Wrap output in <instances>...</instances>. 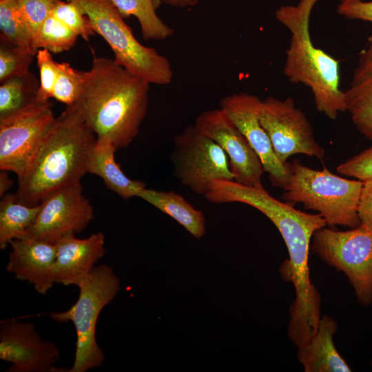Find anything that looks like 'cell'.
<instances>
[{"label":"cell","instance_id":"obj_6","mask_svg":"<svg viewBox=\"0 0 372 372\" xmlns=\"http://www.w3.org/2000/svg\"><path fill=\"white\" fill-rule=\"evenodd\" d=\"M76 287L79 296L68 310L52 312L50 316L59 322L71 321L76 340L74 360L68 372H85L102 365L104 353L96 339V324L103 309L120 290V280L107 265L95 266Z\"/></svg>","mask_w":372,"mask_h":372},{"label":"cell","instance_id":"obj_15","mask_svg":"<svg viewBox=\"0 0 372 372\" xmlns=\"http://www.w3.org/2000/svg\"><path fill=\"white\" fill-rule=\"evenodd\" d=\"M8 272L31 284L40 294H45L55 284L53 267L56 245L32 238H21L10 243Z\"/></svg>","mask_w":372,"mask_h":372},{"label":"cell","instance_id":"obj_28","mask_svg":"<svg viewBox=\"0 0 372 372\" xmlns=\"http://www.w3.org/2000/svg\"><path fill=\"white\" fill-rule=\"evenodd\" d=\"M52 14L87 41L95 33L89 18L72 1L59 0Z\"/></svg>","mask_w":372,"mask_h":372},{"label":"cell","instance_id":"obj_8","mask_svg":"<svg viewBox=\"0 0 372 372\" xmlns=\"http://www.w3.org/2000/svg\"><path fill=\"white\" fill-rule=\"evenodd\" d=\"M171 161L174 176L197 194L205 196L214 180H234L226 153L194 125L174 137Z\"/></svg>","mask_w":372,"mask_h":372},{"label":"cell","instance_id":"obj_33","mask_svg":"<svg viewBox=\"0 0 372 372\" xmlns=\"http://www.w3.org/2000/svg\"><path fill=\"white\" fill-rule=\"evenodd\" d=\"M358 216L361 225L372 232V181L364 182Z\"/></svg>","mask_w":372,"mask_h":372},{"label":"cell","instance_id":"obj_18","mask_svg":"<svg viewBox=\"0 0 372 372\" xmlns=\"http://www.w3.org/2000/svg\"><path fill=\"white\" fill-rule=\"evenodd\" d=\"M338 331L335 320L321 317L317 331L307 344L298 347L297 358L305 372H350L351 367L338 351L333 336Z\"/></svg>","mask_w":372,"mask_h":372},{"label":"cell","instance_id":"obj_37","mask_svg":"<svg viewBox=\"0 0 372 372\" xmlns=\"http://www.w3.org/2000/svg\"><path fill=\"white\" fill-rule=\"evenodd\" d=\"M371 366H372V360H371Z\"/></svg>","mask_w":372,"mask_h":372},{"label":"cell","instance_id":"obj_9","mask_svg":"<svg viewBox=\"0 0 372 372\" xmlns=\"http://www.w3.org/2000/svg\"><path fill=\"white\" fill-rule=\"evenodd\" d=\"M56 118L49 101L34 104L0 120V169L21 177L27 170Z\"/></svg>","mask_w":372,"mask_h":372},{"label":"cell","instance_id":"obj_1","mask_svg":"<svg viewBox=\"0 0 372 372\" xmlns=\"http://www.w3.org/2000/svg\"><path fill=\"white\" fill-rule=\"evenodd\" d=\"M149 85L114 59L95 57L72 105L97 139L124 148L136 138L146 115Z\"/></svg>","mask_w":372,"mask_h":372},{"label":"cell","instance_id":"obj_5","mask_svg":"<svg viewBox=\"0 0 372 372\" xmlns=\"http://www.w3.org/2000/svg\"><path fill=\"white\" fill-rule=\"evenodd\" d=\"M74 3L108 43L114 61L149 84L167 85L173 78L169 60L142 45L110 0H65Z\"/></svg>","mask_w":372,"mask_h":372},{"label":"cell","instance_id":"obj_7","mask_svg":"<svg viewBox=\"0 0 372 372\" xmlns=\"http://www.w3.org/2000/svg\"><path fill=\"white\" fill-rule=\"evenodd\" d=\"M313 252L327 265L342 271L358 302L372 303V232L360 225L346 231L322 227L312 238Z\"/></svg>","mask_w":372,"mask_h":372},{"label":"cell","instance_id":"obj_4","mask_svg":"<svg viewBox=\"0 0 372 372\" xmlns=\"http://www.w3.org/2000/svg\"><path fill=\"white\" fill-rule=\"evenodd\" d=\"M290 174L282 199L318 212L327 224L355 228L361 225L358 207L364 182L311 169L294 160L285 163Z\"/></svg>","mask_w":372,"mask_h":372},{"label":"cell","instance_id":"obj_32","mask_svg":"<svg viewBox=\"0 0 372 372\" xmlns=\"http://www.w3.org/2000/svg\"><path fill=\"white\" fill-rule=\"evenodd\" d=\"M338 13L353 20H362L372 23V1L340 0L337 6Z\"/></svg>","mask_w":372,"mask_h":372},{"label":"cell","instance_id":"obj_14","mask_svg":"<svg viewBox=\"0 0 372 372\" xmlns=\"http://www.w3.org/2000/svg\"><path fill=\"white\" fill-rule=\"evenodd\" d=\"M262 101L246 92L225 96L220 107L229 116L260 158L264 172L268 173L273 187L284 189L290 174L286 164L276 157L269 137L260 123L259 114Z\"/></svg>","mask_w":372,"mask_h":372},{"label":"cell","instance_id":"obj_34","mask_svg":"<svg viewBox=\"0 0 372 372\" xmlns=\"http://www.w3.org/2000/svg\"><path fill=\"white\" fill-rule=\"evenodd\" d=\"M7 171L2 170L0 174V196H3L12 185V180L6 173Z\"/></svg>","mask_w":372,"mask_h":372},{"label":"cell","instance_id":"obj_24","mask_svg":"<svg viewBox=\"0 0 372 372\" xmlns=\"http://www.w3.org/2000/svg\"><path fill=\"white\" fill-rule=\"evenodd\" d=\"M0 30L1 39L36 55L37 51L16 0H0Z\"/></svg>","mask_w":372,"mask_h":372},{"label":"cell","instance_id":"obj_21","mask_svg":"<svg viewBox=\"0 0 372 372\" xmlns=\"http://www.w3.org/2000/svg\"><path fill=\"white\" fill-rule=\"evenodd\" d=\"M0 203V249L14 239L23 237L34 223L40 205L28 206L18 202L14 194H6Z\"/></svg>","mask_w":372,"mask_h":372},{"label":"cell","instance_id":"obj_29","mask_svg":"<svg viewBox=\"0 0 372 372\" xmlns=\"http://www.w3.org/2000/svg\"><path fill=\"white\" fill-rule=\"evenodd\" d=\"M59 1L16 0L23 21L32 37L34 47V40L40 27L45 20L52 13Z\"/></svg>","mask_w":372,"mask_h":372},{"label":"cell","instance_id":"obj_20","mask_svg":"<svg viewBox=\"0 0 372 372\" xmlns=\"http://www.w3.org/2000/svg\"><path fill=\"white\" fill-rule=\"evenodd\" d=\"M138 197L171 216L196 238L204 235L205 218L203 211L193 207L181 195L173 191L145 187Z\"/></svg>","mask_w":372,"mask_h":372},{"label":"cell","instance_id":"obj_25","mask_svg":"<svg viewBox=\"0 0 372 372\" xmlns=\"http://www.w3.org/2000/svg\"><path fill=\"white\" fill-rule=\"evenodd\" d=\"M78 34L51 14L40 27L34 47L60 53L70 49L76 43Z\"/></svg>","mask_w":372,"mask_h":372},{"label":"cell","instance_id":"obj_30","mask_svg":"<svg viewBox=\"0 0 372 372\" xmlns=\"http://www.w3.org/2000/svg\"><path fill=\"white\" fill-rule=\"evenodd\" d=\"M39 71V87L37 101H48L53 96L54 87L59 73L58 63L46 49H39L36 54Z\"/></svg>","mask_w":372,"mask_h":372},{"label":"cell","instance_id":"obj_2","mask_svg":"<svg viewBox=\"0 0 372 372\" xmlns=\"http://www.w3.org/2000/svg\"><path fill=\"white\" fill-rule=\"evenodd\" d=\"M96 141L74 105L67 106L56 118L25 172L18 178L16 200L28 206L39 205L52 191L80 182Z\"/></svg>","mask_w":372,"mask_h":372},{"label":"cell","instance_id":"obj_31","mask_svg":"<svg viewBox=\"0 0 372 372\" xmlns=\"http://www.w3.org/2000/svg\"><path fill=\"white\" fill-rule=\"evenodd\" d=\"M337 172L363 182L372 181V145L340 163Z\"/></svg>","mask_w":372,"mask_h":372},{"label":"cell","instance_id":"obj_3","mask_svg":"<svg viewBox=\"0 0 372 372\" xmlns=\"http://www.w3.org/2000/svg\"><path fill=\"white\" fill-rule=\"evenodd\" d=\"M320 1L300 0L295 6H282L275 16L290 33L285 76L292 83L308 87L318 111L335 120L340 112H347L344 92L340 88V63L314 45L310 32L311 12Z\"/></svg>","mask_w":372,"mask_h":372},{"label":"cell","instance_id":"obj_10","mask_svg":"<svg viewBox=\"0 0 372 372\" xmlns=\"http://www.w3.org/2000/svg\"><path fill=\"white\" fill-rule=\"evenodd\" d=\"M259 118L267 132L277 158L283 164L294 154H305L320 161L325 151L316 141L312 126L291 97L262 101Z\"/></svg>","mask_w":372,"mask_h":372},{"label":"cell","instance_id":"obj_13","mask_svg":"<svg viewBox=\"0 0 372 372\" xmlns=\"http://www.w3.org/2000/svg\"><path fill=\"white\" fill-rule=\"evenodd\" d=\"M194 125L226 153L234 180L250 187H263L264 169L260 157L222 108L203 112Z\"/></svg>","mask_w":372,"mask_h":372},{"label":"cell","instance_id":"obj_35","mask_svg":"<svg viewBox=\"0 0 372 372\" xmlns=\"http://www.w3.org/2000/svg\"><path fill=\"white\" fill-rule=\"evenodd\" d=\"M200 0H162L165 3L175 7H187L196 5Z\"/></svg>","mask_w":372,"mask_h":372},{"label":"cell","instance_id":"obj_17","mask_svg":"<svg viewBox=\"0 0 372 372\" xmlns=\"http://www.w3.org/2000/svg\"><path fill=\"white\" fill-rule=\"evenodd\" d=\"M344 92L347 111L354 126L372 140V33L360 53L349 87Z\"/></svg>","mask_w":372,"mask_h":372},{"label":"cell","instance_id":"obj_23","mask_svg":"<svg viewBox=\"0 0 372 372\" xmlns=\"http://www.w3.org/2000/svg\"><path fill=\"white\" fill-rule=\"evenodd\" d=\"M123 18L133 15L139 21L145 40L165 39L174 33L156 14L153 0H110Z\"/></svg>","mask_w":372,"mask_h":372},{"label":"cell","instance_id":"obj_22","mask_svg":"<svg viewBox=\"0 0 372 372\" xmlns=\"http://www.w3.org/2000/svg\"><path fill=\"white\" fill-rule=\"evenodd\" d=\"M39 81L30 72L1 82L0 120L19 113L37 101Z\"/></svg>","mask_w":372,"mask_h":372},{"label":"cell","instance_id":"obj_11","mask_svg":"<svg viewBox=\"0 0 372 372\" xmlns=\"http://www.w3.org/2000/svg\"><path fill=\"white\" fill-rule=\"evenodd\" d=\"M39 205L34 223L22 238L55 243L66 234L81 232L94 218L93 207L83 194L81 181L52 191Z\"/></svg>","mask_w":372,"mask_h":372},{"label":"cell","instance_id":"obj_26","mask_svg":"<svg viewBox=\"0 0 372 372\" xmlns=\"http://www.w3.org/2000/svg\"><path fill=\"white\" fill-rule=\"evenodd\" d=\"M59 73L54 87L53 96L67 106L77 101L84 83L85 72L73 68L66 62L58 63Z\"/></svg>","mask_w":372,"mask_h":372},{"label":"cell","instance_id":"obj_19","mask_svg":"<svg viewBox=\"0 0 372 372\" xmlns=\"http://www.w3.org/2000/svg\"><path fill=\"white\" fill-rule=\"evenodd\" d=\"M116 148L109 141L97 139L88 163V173L99 176L105 185L124 199L138 197L145 184L128 178L115 161Z\"/></svg>","mask_w":372,"mask_h":372},{"label":"cell","instance_id":"obj_12","mask_svg":"<svg viewBox=\"0 0 372 372\" xmlns=\"http://www.w3.org/2000/svg\"><path fill=\"white\" fill-rule=\"evenodd\" d=\"M58 347L43 340L34 324L11 318L0 321V359L10 364L9 372H63L55 366Z\"/></svg>","mask_w":372,"mask_h":372},{"label":"cell","instance_id":"obj_27","mask_svg":"<svg viewBox=\"0 0 372 372\" xmlns=\"http://www.w3.org/2000/svg\"><path fill=\"white\" fill-rule=\"evenodd\" d=\"M34 56L30 51L1 39L0 82L29 72Z\"/></svg>","mask_w":372,"mask_h":372},{"label":"cell","instance_id":"obj_16","mask_svg":"<svg viewBox=\"0 0 372 372\" xmlns=\"http://www.w3.org/2000/svg\"><path fill=\"white\" fill-rule=\"evenodd\" d=\"M55 245L54 281L65 286H76L92 271L105 252V236L102 231L83 239L76 238L75 234H68L59 238Z\"/></svg>","mask_w":372,"mask_h":372},{"label":"cell","instance_id":"obj_36","mask_svg":"<svg viewBox=\"0 0 372 372\" xmlns=\"http://www.w3.org/2000/svg\"><path fill=\"white\" fill-rule=\"evenodd\" d=\"M153 2H154L155 8H157L160 6L161 3L162 2V0H153Z\"/></svg>","mask_w":372,"mask_h":372}]
</instances>
